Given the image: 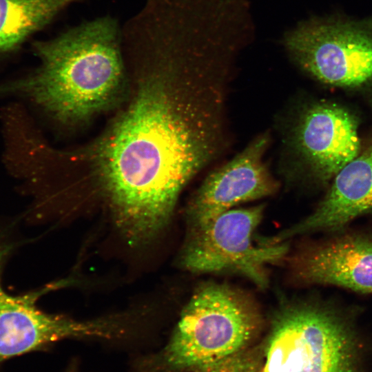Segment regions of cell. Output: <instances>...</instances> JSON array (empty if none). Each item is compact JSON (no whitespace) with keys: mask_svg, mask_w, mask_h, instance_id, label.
I'll return each instance as SVG.
<instances>
[{"mask_svg":"<svg viewBox=\"0 0 372 372\" xmlns=\"http://www.w3.org/2000/svg\"><path fill=\"white\" fill-rule=\"evenodd\" d=\"M372 214V142L333 178L316 209L265 240L271 244L317 231L337 232L353 220Z\"/></svg>","mask_w":372,"mask_h":372,"instance_id":"8fae6325","label":"cell"},{"mask_svg":"<svg viewBox=\"0 0 372 372\" xmlns=\"http://www.w3.org/2000/svg\"><path fill=\"white\" fill-rule=\"evenodd\" d=\"M127 57L138 89L99 161L117 225L136 245L167 225L182 189L223 149L226 89L223 73L167 41H145Z\"/></svg>","mask_w":372,"mask_h":372,"instance_id":"6da1fadb","label":"cell"},{"mask_svg":"<svg viewBox=\"0 0 372 372\" xmlns=\"http://www.w3.org/2000/svg\"><path fill=\"white\" fill-rule=\"evenodd\" d=\"M39 65L0 82V97L25 101L62 121L85 120L111 105L123 88L122 28L103 16L33 43Z\"/></svg>","mask_w":372,"mask_h":372,"instance_id":"7a4b0ae2","label":"cell"},{"mask_svg":"<svg viewBox=\"0 0 372 372\" xmlns=\"http://www.w3.org/2000/svg\"><path fill=\"white\" fill-rule=\"evenodd\" d=\"M285 43L295 62L316 81L349 90H372V19L310 21L289 33Z\"/></svg>","mask_w":372,"mask_h":372,"instance_id":"8992f818","label":"cell"},{"mask_svg":"<svg viewBox=\"0 0 372 372\" xmlns=\"http://www.w3.org/2000/svg\"><path fill=\"white\" fill-rule=\"evenodd\" d=\"M343 231L300 250L292 258L293 276L304 285L372 293V235Z\"/></svg>","mask_w":372,"mask_h":372,"instance_id":"30bf717a","label":"cell"},{"mask_svg":"<svg viewBox=\"0 0 372 372\" xmlns=\"http://www.w3.org/2000/svg\"><path fill=\"white\" fill-rule=\"evenodd\" d=\"M358 126L356 116L340 104L321 100L302 105L287 134L299 172L317 185H329L361 151Z\"/></svg>","mask_w":372,"mask_h":372,"instance_id":"52a82bcc","label":"cell"},{"mask_svg":"<svg viewBox=\"0 0 372 372\" xmlns=\"http://www.w3.org/2000/svg\"><path fill=\"white\" fill-rule=\"evenodd\" d=\"M3 256L0 247V267ZM60 286L52 284L35 292L12 296L0 282V361L66 338L103 336L105 326L101 320L77 321L37 308L41 296Z\"/></svg>","mask_w":372,"mask_h":372,"instance_id":"9c48e42d","label":"cell"},{"mask_svg":"<svg viewBox=\"0 0 372 372\" xmlns=\"http://www.w3.org/2000/svg\"><path fill=\"white\" fill-rule=\"evenodd\" d=\"M269 143L267 134H260L231 161L207 176L187 205L189 228L203 224L238 204L276 192L277 183L262 161Z\"/></svg>","mask_w":372,"mask_h":372,"instance_id":"ba28073f","label":"cell"},{"mask_svg":"<svg viewBox=\"0 0 372 372\" xmlns=\"http://www.w3.org/2000/svg\"><path fill=\"white\" fill-rule=\"evenodd\" d=\"M76 0H0V58L13 54Z\"/></svg>","mask_w":372,"mask_h":372,"instance_id":"7c38bea8","label":"cell"},{"mask_svg":"<svg viewBox=\"0 0 372 372\" xmlns=\"http://www.w3.org/2000/svg\"><path fill=\"white\" fill-rule=\"evenodd\" d=\"M354 314L327 300L284 303L273 318L260 372H361Z\"/></svg>","mask_w":372,"mask_h":372,"instance_id":"3957f363","label":"cell"},{"mask_svg":"<svg viewBox=\"0 0 372 372\" xmlns=\"http://www.w3.org/2000/svg\"><path fill=\"white\" fill-rule=\"evenodd\" d=\"M261 322L245 294L223 284H204L184 307L167 345L143 369L192 371L231 356L245 350Z\"/></svg>","mask_w":372,"mask_h":372,"instance_id":"277c9868","label":"cell"},{"mask_svg":"<svg viewBox=\"0 0 372 372\" xmlns=\"http://www.w3.org/2000/svg\"><path fill=\"white\" fill-rule=\"evenodd\" d=\"M260 358L245 350L191 372H260Z\"/></svg>","mask_w":372,"mask_h":372,"instance_id":"4fadbf2b","label":"cell"},{"mask_svg":"<svg viewBox=\"0 0 372 372\" xmlns=\"http://www.w3.org/2000/svg\"><path fill=\"white\" fill-rule=\"evenodd\" d=\"M263 205L231 209L200 225L189 227L180 256V265L194 273H234L258 287L268 286L267 265L280 262L287 241L265 244L256 231Z\"/></svg>","mask_w":372,"mask_h":372,"instance_id":"5b68a950","label":"cell"}]
</instances>
